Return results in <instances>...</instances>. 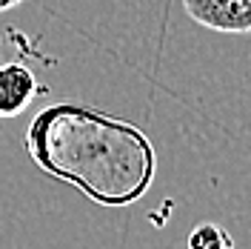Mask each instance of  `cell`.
<instances>
[{
  "label": "cell",
  "mask_w": 251,
  "mask_h": 249,
  "mask_svg": "<svg viewBox=\"0 0 251 249\" xmlns=\"http://www.w3.org/2000/svg\"><path fill=\"white\" fill-rule=\"evenodd\" d=\"M31 163L97 206H131L151 189L157 152L140 126L86 103H54L31 118Z\"/></svg>",
  "instance_id": "1"
},
{
  "label": "cell",
  "mask_w": 251,
  "mask_h": 249,
  "mask_svg": "<svg viewBox=\"0 0 251 249\" xmlns=\"http://www.w3.org/2000/svg\"><path fill=\"white\" fill-rule=\"evenodd\" d=\"M188 249H234V241L220 223L205 220L188 232Z\"/></svg>",
  "instance_id": "4"
},
{
  "label": "cell",
  "mask_w": 251,
  "mask_h": 249,
  "mask_svg": "<svg viewBox=\"0 0 251 249\" xmlns=\"http://www.w3.org/2000/svg\"><path fill=\"white\" fill-rule=\"evenodd\" d=\"M186 15L220 34H249L251 31V0H180Z\"/></svg>",
  "instance_id": "2"
},
{
  "label": "cell",
  "mask_w": 251,
  "mask_h": 249,
  "mask_svg": "<svg viewBox=\"0 0 251 249\" xmlns=\"http://www.w3.org/2000/svg\"><path fill=\"white\" fill-rule=\"evenodd\" d=\"M43 83L34 75V69L23 61L0 63V121L17 118L34 103L37 94H43Z\"/></svg>",
  "instance_id": "3"
},
{
  "label": "cell",
  "mask_w": 251,
  "mask_h": 249,
  "mask_svg": "<svg viewBox=\"0 0 251 249\" xmlns=\"http://www.w3.org/2000/svg\"><path fill=\"white\" fill-rule=\"evenodd\" d=\"M20 3H26V0H0V12H9V9H15Z\"/></svg>",
  "instance_id": "5"
}]
</instances>
